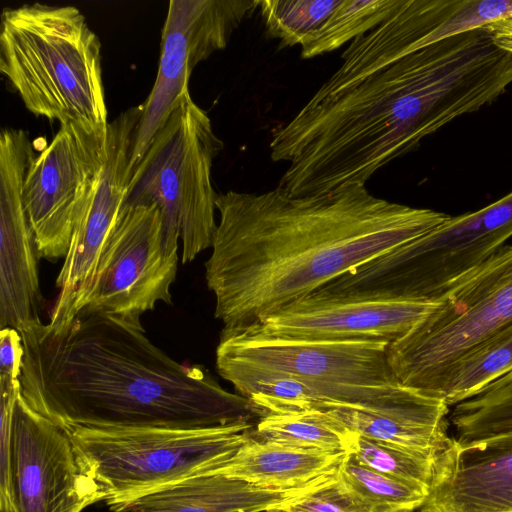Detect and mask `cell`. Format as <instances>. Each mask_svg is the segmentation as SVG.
I'll return each mask as SVG.
<instances>
[{
	"mask_svg": "<svg viewBox=\"0 0 512 512\" xmlns=\"http://www.w3.org/2000/svg\"><path fill=\"white\" fill-rule=\"evenodd\" d=\"M205 279L220 336L245 331L333 278L434 230L450 215L373 195L364 184L294 196L218 194Z\"/></svg>",
	"mask_w": 512,
	"mask_h": 512,
	"instance_id": "cell-1",
	"label": "cell"
},
{
	"mask_svg": "<svg viewBox=\"0 0 512 512\" xmlns=\"http://www.w3.org/2000/svg\"><path fill=\"white\" fill-rule=\"evenodd\" d=\"M18 331L21 395L66 428L203 429L260 419L203 366L155 346L140 321L80 311L60 329L39 320Z\"/></svg>",
	"mask_w": 512,
	"mask_h": 512,
	"instance_id": "cell-2",
	"label": "cell"
},
{
	"mask_svg": "<svg viewBox=\"0 0 512 512\" xmlns=\"http://www.w3.org/2000/svg\"><path fill=\"white\" fill-rule=\"evenodd\" d=\"M478 85L462 53L440 40L324 97L310 98L270 141L291 195L364 184L452 120L475 112Z\"/></svg>",
	"mask_w": 512,
	"mask_h": 512,
	"instance_id": "cell-3",
	"label": "cell"
},
{
	"mask_svg": "<svg viewBox=\"0 0 512 512\" xmlns=\"http://www.w3.org/2000/svg\"><path fill=\"white\" fill-rule=\"evenodd\" d=\"M0 71L35 116L107 133L101 43L76 7L5 9Z\"/></svg>",
	"mask_w": 512,
	"mask_h": 512,
	"instance_id": "cell-4",
	"label": "cell"
},
{
	"mask_svg": "<svg viewBox=\"0 0 512 512\" xmlns=\"http://www.w3.org/2000/svg\"><path fill=\"white\" fill-rule=\"evenodd\" d=\"M222 149L208 114L187 92L130 176L124 203L158 206L166 245L178 251L181 242L183 263L212 246L218 196L212 164Z\"/></svg>",
	"mask_w": 512,
	"mask_h": 512,
	"instance_id": "cell-5",
	"label": "cell"
},
{
	"mask_svg": "<svg viewBox=\"0 0 512 512\" xmlns=\"http://www.w3.org/2000/svg\"><path fill=\"white\" fill-rule=\"evenodd\" d=\"M437 300L430 314L389 344L387 356L400 383L440 397L455 363L512 324V245L460 276Z\"/></svg>",
	"mask_w": 512,
	"mask_h": 512,
	"instance_id": "cell-6",
	"label": "cell"
},
{
	"mask_svg": "<svg viewBox=\"0 0 512 512\" xmlns=\"http://www.w3.org/2000/svg\"><path fill=\"white\" fill-rule=\"evenodd\" d=\"M393 249L351 268L247 330L298 339L397 341L439 302L412 297Z\"/></svg>",
	"mask_w": 512,
	"mask_h": 512,
	"instance_id": "cell-7",
	"label": "cell"
},
{
	"mask_svg": "<svg viewBox=\"0 0 512 512\" xmlns=\"http://www.w3.org/2000/svg\"><path fill=\"white\" fill-rule=\"evenodd\" d=\"M255 425L68 429L87 471L100 486L104 503L109 505L218 468L250 439Z\"/></svg>",
	"mask_w": 512,
	"mask_h": 512,
	"instance_id": "cell-8",
	"label": "cell"
},
{
	"mask_svg": "<svg viewBox=\"0 0 512 512\" xmlns=\"http://www.w3.org/2000/svg\"><path fill=\"white\" fill-rule=\"evenodd\" d=\"M389 343L365 339H298L242 331L220 336L216 369L230 384L257 376H289L331 385L400 383L387 356Z\"/></svg>",
	"mask_w": 512,
	"mask_h": 512,
	"instance_id": "cell-9",
	"label": "cell"
},
{
	"mask_svg": "<svg viewBox=\"0 0 512 512\" xmlns=\"http://www.w3.org/2000/svg\"><path fill=\"white\" fill-rule=\"evenodd\" d=\"M177 266L178 251L166 245L158 206L124 203L78 312L140 321L158 302L171 304Z\"/></svg>",
	"mask_w": 512,
	"mask_h": 512,
	"instance_id": "cell-10",
	"label": "cell"
},
{
	"mask_svg": "<svg viewBox=\"0 0 512 512\" xmlns=\"http://www.w3.org/2000/svg\"><path fill=\"white\" fill-rule=\"evenodd\" d=\"M106 145L107 133L69 124L60 126L48 146L32 159L23 199L39 258H65L98 185Z\"/></svg>",
	"mask_w": 512,
	"mask_h": 512,
	"instance_id": "cell-11",
	"label": "cell"
},
{
	"mask_svg": "<svg viewBox=\"0 0 512 512\" xmlns=\"http://www.w3.org/2000/svg\"><path fill=\"white\" fill-rule=\"evenodd\" d=\"M258 0H171L161 38L157 76L134 132L130 176L167 121L197 64L224 49Z\"/></svg>",
	"mask_w": 512,
	"mask_h": 512,
	"instance_id": "cell-12",
	"label": "cell"
},
{
	"mask_svg": "<svg viewBox=\"0 0 512 512\" xmlns=\"http://www.w3.org/2000/svg\"><path fill=\"white\" fill-rule=\"evenodd\" d=\"M14 512H82L104 502L71 431L18 397L12 433Z\"/></svg>",
	"mask_w": 512,
	"mask_h": 512,
	"instance_id": "cell-13",
	"label": "cell"
},
{
	"mask_svg": "<svg viewBox=\"0 0 512 512\" xmlns=\"http://www.w3.org/2000/svg\"><path fill=\"white\" fill-rule=\"evenodd\" d=\"M141 106L121 113L108 125L106 158L95 193L80 217L56 279L59 293L49 325L60 329L76 316L101 252L125 202L129 162Z\"/></svg>",
	"mask_w": 512,
	"mask_h": 512,
	"instance_id": "cell-14",
	"label": "cell"
},
{
	"mask_svg": "<svg viewBox=\"0 0 512 512\" xmlns=\"http://www.w3.org/2000/svg\"><path fill=\"white\" fill-rule=\"evenodd\" d=\"M34 158L22 129L0 133V327L20 330L41 320L35 237L26 213L23 189Z\"/></svg>",
	"mask_w": 512,
	"mask_h": 512,
	"instance_id": "cell-15",
	"label": "cell"
},
{
	"mask_svg": "<svg viewBox=\"0 0 512 512\" xmlns=\"http://www.w3.org/2000/svg\"><path fill=\"white\" fill-rule=\"evenodd\" d=\"M420 512H512V431L472 442L451 438L437 454Z\"/></svg>",
	"mask_w": 512,
	"mask_h": 512,
	"instance_id": "cell-16",
	"label": "cell"
},
{
	"mask_svg": "<svg viewBox=\"0 0 512 512\" xmlns=\"http://www.w3.org/2000/svg\"><path fill=\"white\" fill-rule=\"evenodd\" d=\"M316 409L357 435L423 455L436 457L451 440L446 401L406 385L375 400L326 403Z\"/></svg>",
	"mask_w": 512,
	"mask_h": 512,
	"instance_id": "cell-17",
	"label": "cell"
},
{
	"mask_svg": "<svg viewBox=\"0 0 512 512\" xmlns=\"http://www.w3.org/2000/svg\"><path fill=\"white\" fill-rule=\"evenodd\" d=\"M462 0H402L381 24L354 39L339 68L312 96H330L350 83L417 49L461 5Z\"/></svg>",
	"mask_w": 512,
	"mask_h": 512,
	"instance_id": "cell-18",
	"label": "cell"
},
{
	"mask_svg": "<svg viewBox=\"0 0 512 512\" xmlns=\"http://www.w3.org/2000/svg\"><path fill=\"white\" fill-rule=\"evenodd\" d=\"M316 490H273L205 472L107 506L112 512H268Z\"/></svg>",
	"mask_w": 512,
	"mask_h": 512,
	"instance_id": "cell-19",
	"label": "cell"
},
{
	"mask_svg": "<svg viewBox=\"0 0 512 512\" xmlns=\"http://www.w3.org/2000/svg\"><path fill=\"white\" fill-rule=\"evenodd\" d=\"M346 454L294 448L251 436L232 457L210 472L273 490L318 489L336 481Z\"/></svg>",
	"mask_w": 512,
	"mask_h": 512,
	"instance_id": "cell-20",
	"label": "cell"
},
{
	"mask_svg": "<svg viewBox=\"0 0 512 512\" xmlns=\"http://www.w3.org/2000/svg\"><path fill=\"white\" fill-rule=\"evenodd\" d=\"M253 438L306 450L348 452L357 436L328 413L308 409L261 417Z\"/></svg>",
	"mask_w": 512,
	"mask_h": 512,
	"instance_id": "cell-21",
	"label": "cell"
},
{
	"mask_svg": "<svg viewBox=\"0 0 512 512\" xmlns=\"http://www.w3.org/2000/svg\"><path fill=\"white\" fill-rule=\"evenodd\" d=\"M337 483L361 512H413L427 492L379 473L346 454Z\"/></svg>",
	"mask_w": 512,
	"mask_h": 512,
	"instance_id": "cell-22",
	"label": "cell"
},
{
	"mask_svg": "<svg viewBox=\"0 0 512 512\" xmlns=\"http://www.w3.org/2000/svg\"><path fill=\"white\" fill-rule=\"evenodd\" d=\"M512 371V324L461 358L449 371L440 391L455 406Z\"/></svg>",
	"mask_w": 512,
	"mask_h": 512,
	"instance_id": "cell-23",
	"label": "cell"
},
{
	"mask_svg": "<svg viewBox=\"0 0 512 512\" xmlns=\"http://www.w3.org/2000/svg\"><path fill=\"white\" fill-rule=\"evenodd\" d=\"M402 0H340L326 22L301 46L310 59L337 50L381 24Z\"/></svg>",
	"mask_w": 512,
	"mask_h": 512,
	"instance_id": "cell-24",
	"label": "cell"
},
{
	"mask_svg": "<svg viewBox=\"0 0 512 512\" xmlns=\"http://www.w3.org/2000/svg\"><path fill=\"white\" fill-rule=\"evenodd\" d=\"M340 0H258L265 32L284 46H303Z\"/></svg>",
	"mask_w": 512,
	"mask_h": 512,
	"instance_id": "cell-25",
	"label": "cell"
},
{
	"mask_svg": "<svg viewBox=\"0 0 512 512\" xmlns=\"http://www.w3.org/2000/svg\"><path fill=\"white\" fill-rule=\"evenodd\" d=\"M359 463L428 493L435 457L357 435L347 452Z\"/></svg>",
	"mask_w": 512,
	"mask_h": 512,
	"instance_id": "cell-26",
	"label": "cell"
},
{
	"mask_svg": "<svg viewBox=\"0 0 512 512\" xmlns=\"http://www.w3.org/2000/svg\"><path fill=\"white\" fill-rule=\"evenodd\" d=\"M19 382H0V512H14L12 433Z\"/></svg>",
	"mask_w": 512,
	"mask_h": 512,
	"instance_id": "cell-27",
	"label": "cell"
},
{
	"mask_svg": "<svg viewBox=\"0 0 512 512\" xmlns=\"http://www.w3.org/2000/svg\"><path fill=\"white\" fill-rule=\"evenodd\" d=\"M268 512H361L336 481Z\"/></svg>",
	"mask_w": 512,
	"mask_h": 512,
	"instance_id": "cell-28",
	"label": "cell"
},
{
	"mask_svg": "<svg viewBox=\"0 0 512 512\" xmlns=\"http://www.w3.org/2000/svg\"><path fill=\"white\" fill-rule=\"evenodd\" d=\"M24 346L18 330L5 327L0 330V381H20Z\"/></svg>",
	"mask_w": 512,
	"mask_h": 512,
	"instance_id": "cell-29",
	"label": "cell"
},
{
	"mask_svg": "<svg viewBox=\"0 0 512 512\" xmlns=\"http://www.w3.org/2000/svg\"><path fill=\"white\" fill-rule=\"evenodd\" d=\"M492 35H512V15L483 27Z\"/></svg>",
	"mask_w": 512,
	"mask_h": 512,
	"instance_id": "cell-30",
	"label": "cell"
},
{
	"mask_svg": "<svg viewBox=\"0 0 512 512\" xmlns=\"http://www.w3.org/2000/svg\"><path fill=\"white\" fill-rule=\"evenodd\" d=\"M493 39L499 47L512 53V35H493Z\"/></svg>",
	"mask_w": 512,
	"mask_h": 512,
	"instance_id": "cell-31",
	"label": "cell"
},
{
	"mask_svg": "<svg viewBox=\"0 0 512 512\" xmlns=\"http://www.w3.org/2000/svg\"><path fill=\"white\" fill-rule=\"evenodd\" d=\"M413 512H415V511H413Z\"/></svg>",
	"mask_w": 512,
	"mask_h": 512,
	"instance_id": "cell-32",
	"label": "cell"
}]
</instances>
